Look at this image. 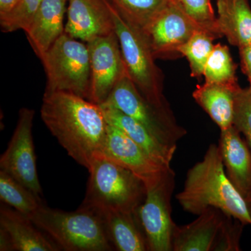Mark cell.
I'll use <instances>...</instances> for the list:
<instances>
[{
    "label": "cell",
    "mask_w": 251,
    "mask_h": 251,
    "mask_svg": "<svg viewBox=\"0 0 251 251\" xmlns=\"http://www.w3.org/2000/svg\"><path fill=\"white\" fill-rule=\"evenodd\" d=\"M64 33L87 43L115 31L107 0H68Z\"/></svg>",
    "instance_id": "4fadbf2b"
},
{
    "label": "cell",
    "mask_w": 251,
    "mask_h": 251,
    "mask_svg": "<svg viewBox=\"0 0 251 251\" xmlns=\"http://www.w3.org/2000/svg\"><path fill=\"white\" fill-rule=\"evenodd\" d=\"M245 201L246 202H247L248 209H249V212H250L251 215V191L246 196Z\"/></svg>",
    "instance_id": "d6a6232c"
},
{
    "label": "cell",
    "mask_w": 251,
    "mask_h": 251,
    "mask_svg": "<svg viewBox=\"0 0 251 251\" xmlns=\"http://www.w3.org/2000/svg\"><path fill=\"white\" fill-rule=\"evenodd\" d=\"M0 251H14L9 236L6 233L4 229L1 228H0Z\"/></svg>",
    "instance_id": "1f68e13d"
},
{
    "label": "cell",
    "mask_w": 251,
    "mask_h": 251,
    "mask_svg": "<svg viewBox=\"0 0 251 251\" xmlns=\"http://www.w3.org/2000/svg\"><path fill=\"white\" fill-rule=\"evenodd\" d=\"M134 173L145 186L156 182L171 168H166L149 156L129 136L121 129L108 123L106 139L101 155Z\"/></svg>",
    "instance_id": "7c38bea8"
},
{
    "label": "cell",
    "mask_w": 251,
    "mask_h": 251,
    "mask_svg": "<svg viewBox=\"0 0 251 251\" xmlns=\"http://www.w3.org/2000/svg\"><path fill=\"white\" fill-rule=\"evenodd\" d=\"M34 115L32 109L23 108L19 110L14 134L0 158V171L7 173L41 197L42 188L38 176L32 136Z\"/></svg>",
    "instance_id": "9c48e42d"
},
{
    "label": "cell",
    "mask_w": 251,
    "mask_h": 251,
    "mask_svg": "<svg viewBox=\"0 0 251 251\" xmlns=\"http://www.w3.org/2000/svg\"><path fill=\"white\" fill-rule=\"evenodd\" d=\"M239 50L242 72L247 75L249 84H251V44L239 48Z\"/></svg>",
    "instance_id": "f546056e"
},
{
    "label": "cell",
    "mask_w": 251,
    "mask_h": 251,
    "mask_svg": "<svg viewBox=\"0 0 251 251\" xmlns=\"http://www.w3.org/2000/svg\"><path fill=\"white\" fill-rule=\"evenodd\" d=\"M107 121L125 132L149 156L161 166L171 168L176 148L161 143L146 128L125 113L110 106L100 105Z\"/></svg>",
    "instance_id": "d6986e66"
},
{
    "label": "cell",
    "mask_w": 251,
    "mask_h": 251,
    "mask_svg": "<svg viewBox=\"0 0 251 251\" xmlns=\"http://www.w3.org/2000/svg\"><path fill=\"white\" fill-rule=\"evenodd\" d=\"M29 219L64 250H115L101 216L92 209L80 206L76 211L68 212L42 204Z\"/></svg>",
    "instance_id": "3957f363"
},
{
    "label": "cell",
    "mask_w": 251,
    "mask_h": 251,
    "mask_svg": "<svg viewBox=\"0 0 251 251\" xmlns=\"http://www.w3.org/2000/svg\"><path fill=\"white\" fill-rule=\"evenodd\" d=\"M0 228L9 236L13 250L18 251H58L60 247L47 239L27 216L1 204Z\"/></svg>",
    "instance_id": "ac0fdd59"
},
{
    "label": "cell",
    "mask_w": 251,
    "mask_h": 251,
    "mask_svg": "<svg viewBox=\"0 0 251 251\" xmlns=\"http://www.w3.org/2000/svg\"><path fill=\"white\" fill-rule=\"evenodd\" d=\"M67 0H43L25 30L31 49L39 59L62 36Z\"/></svg>",
    "instance_id": "5bb4252c"
},
{
    "label": "cell",
    "mask_w": 251,
    "mask_h": 251,
    "mask_svg": "<svg viewBox=\"0 0 251 251\" xmlns=\"http://www.w3.org/2000/svg\"><path fill=\"white\" fill-rule=\"evenodd\" d=\"M43 0H21L14 11L0 18V26L3 32L25 31L29 26Z\"/></svg>",
    "instance_id": "4316f807"
},
{
    "label": "cell",
    "mask_w": 251,
    "mask_h": 251,
    "mask_svg": "<svg viewBox=\"0 0 251 251\" xmlns=\"http://www.w3.org/2000/svg\"><path fill=\"white\" fill-rule=\"evenodd\" d=\"M176 198L186 212L198 216L216 208L244 226H251L245 198L229 179L215 144L209 145L202 159L188 170L184 188Z\"/></svg>",
    "instance_id": "7a4b0ae2"
},
{
    "label": "cell",
    "mask_w": 251,
    "mask_h": 251,
    "mask_svg": "<svg viewBox=\"0 0 251 251\" xmlns=\"http://www.w3.org/2000/svg\"><path fill=\"white\" fill-rule=\"evenodd\" d=\"M219 147L226 174L245 198L251 191V151L234 125L221 130Z\"/></svg>",
    "instance_id": "9a60e30c"
},
{
    "label": "cell",
    "mask_w": 251,
    "mask_h": 251,
    "mask_svg": "<svg viewBox=\"0 0 251 251\" xmlns=\"http://www.w3.org/2000/svg\"><path fill=\"white\" fill-rule=\"evenodd\" d=\"M100 105L110 106L128 115L150 132L161 143L177 148L178 142L187 131L176 122L173 112L150 103L133 83L128 73L115 86L108 98Z\"/></svg>",
    "instance_id": "52a82bcc"
},
{
    "label": "cell",
    "mask_w": 251,
    "mask_h": 251,
    "mask_svg": "<svg viewBox=\"0 0 251 251\" xmlns=\"http://www.w3.org/2000/svg\"><path fill=\"white\" fill-rule=\"evenodd\" d=\"M21 0H0V18L11 14L14 11Z\"/></svg>",
    "instance_id": "4dcf8cb0"
},
{
    "label": "cell",
    "mask_w": 251,
    "mask_h": 251,
    "mask_svg": "<svg viewBox=\"0 0 251 251\" xmlns=\"http://www.w3.org/2000/svg\"><path fill=\"white\" fill-rule=\"evenodd\" d=\"M175 186V173L171 168L147 187L145 201L138 213L149 251H173V233L176 226L172 217Z\"/></svg>",
    "instance_id": "ba28073f"
},
{
    "label": "cell",
    "mask_w": 251,
    "mask_h": 251,
    "mask_svg": "<svg viewBox=\"0 0 251 251\" xmlns=\"http://www.w3.org/2000/svg\"><path fill=\"white\" fill-rule=\"evenodd\" d=\"M90 52L91 87L89 100L101 105L128 73L115 31L87 43Z\"/></svg>",
    "instance_id": "30bf717a"
},
{
    "label": "cell",
    "mask_w": 251,
    "mask_h": 251,
    "mask_svg": "<svg viewBox=\"0 0 251 251\" xmlns=\"http://www.w3.org/2000/svg\"><path fill=\"white\" fill-rule=\"evenodd\" d=\"M216 39L217 36L212 33L201 29L196 31L177 49L178 53L186 57L189 62L191 77L203 75L206 63L215 46L213 42Z\"/></svg>",
    "instance_id": "603a6c76"
},
{
    "label": "cell",
    "mask_w": 251,
    "mask_h": 251,
    "mask_svg": "<svg viewBox=\"0 0 251 251\" xmlns=\"http://www.w3.org/2000/svg\"><path fill=\"white\" fill-rule=\"evenodd\" d=\"M248 90H249V92H250V93L251 94V84L249 85V87L248 88Z\"/></svg>",
    "instance_id": "836d02e7"
},
{
    "label": "cell",
    "mask_w": 251,
    "mask_h": 251,
    "mask_svg": "<svg viewBox=\"0 0 251 251\" xmlns=\"http://www.w3.org/2000/svg\"><path fill=\"white\" fill-rule=\"evenodd\" d=\"M40 59L47 77L45 93L69 92L90 99L91 65L87 43L64 33Z\"/></svg>",
    "instance_id": "8992f818"
},
{
    "label": "cell",
    "mask_w": 251,
    "mask_h": 251,
    "mask_svg": "<svg viewBox=\"0 0 251 251\" xmlns=\"http://www.w3.org/2000/svg\"><path fill=\"white\" fill-rule=\"evenodd\" d=\"M218 27L238 49L251 44V8L248 0H217Z\"/></svg>",
    "instance_id": "44dd1931"
},
{
    "label": "cell",
    "mask_w": 251,
    "mask_h": 251,
    "mask_svg": "<svg viewBox=\"0 0 251 251\" xmlns=\"http://www.w3.org/2000/svg\"><path fill=\"white\" fill-rule=\"evenodd\" d=\"M81 207L97 211H136L143 204L147 188L134 173L104 157L96 158Z\"/></svg>",
    "instance_id": "277c9868"
},
{
    "label": "cell",
    "mask_w": 251,
    "mask_h": 251,
    "mask_svg": "<svg viewBox=\"0 0 251 251\" xmlns=\"http://www.w3.org/2000/svg\"><path fill=\"white\" fill-rule=\"evenodd\" d=\"M224 217L222 211L211 207L193 222L176 226L173 251H212Z\"/></svg>",
    "instance_id": "2e32d148"
},
{
    "label": "cell",
    "mask_w": 251,
    "mask_h": 251,
    "mask_svg": "<svg viewBox=\"0 0 251 251\" xmlns=\"http://www.w3.org/2000/svg\"><path fill=\"white\" fill-rule=\"evenodd\" d=\"M240 87L239 84L204 82L202 85L198 86L193 97L220 130H226L233 125L236 95Z\"/></svg>",
    "instance_id": "ffe728a7"
},
{
    "label": "cell",
    "mask_w": 251,
    "mask_h": 251,
    "mask_svg": "<svg viewBox=\"0 0 251 251\" xmlns=\"http://www.w3.org/2000/svg\"><path fill=\"white\" fill-rule=\"evenodd\" d=\"M138 211H96L101 216L109 241L115 250L149 251Z\"/></svg>",
    "instance_id": "e0dca14e"
},
{
    "label": "cell",
    "mask_w": 251,
    "mask_h": 251,
    "mask_svg": "<svg viewBox=\"0 0 251 251\" xmlns=\"http://www.w3.org/2000/svg\"><path fill=\"white\" fill-rule=\"evenodd\" d=\"M0 200L28 218L43 204L41 197L2 171H0Z\"/></svg>",
    "instance_id": "7402d4cb"
},
{
    "label": "cell",
    "mask_w": 251,
    "mask_h": 251,
    "mask_svg": "<svg viewBox=\"0 0 251 251\" xmlns=\"http://www.w3.org/2000/svg\"><path fill=\"white\" fill-rule=\"evenodd\" d=\"M128 21L142 31L151 23L153 18L169 0H108Z\"/></svg>",
    "instance_id": "d4e9b609"
},
{
    "label": "cell",
    "mask_w": 251,
    "mask_h": 251,
    "mask_svg": "<svg viewBox=\"0 0 251 251\" xmlns=\"http://www.w3.org/2000/svg\"><path fill=\"white\" fill-rule=\"evenodd\" d=\"M201 29L204 30L188 17L175 0H169L143 32L156 59L179 54L180 46Z\"/></svg>",
    "instance_id": "8fae6325"
},
{
    "label": "cell",
    "mask_w": 251,
    "mask_h": 251,
    "mask_svg": "<svg viewBox=\"0 0 251 251\" xmlns=\"http://www.w3.org/2000/svg\"><path fill=\"white\" fill-rule=\"evenodd\" d=\"M244 226L239 220L225 214L212 251H240V239Z\"/></svg>",
    "instance_id": "83f0119b"
},
{
    "label": "cell",
    "mask_w": 251,
    "mask_h": 251,
    "mask_svg": "<svg viewBox=\"0 0 251 251\" xmlns=\"http://www.w3.org/2000/svg\"><path fill=\"white\" fill-rule=\"evenodd\" d=\"M237 65L232 58L227 46L217 44L209 56L204 67V75L206 83L237 85Z\"/></svg>",
    "instance_id": "cb8c5ba5"
},
{
    "label": "cell",
    "mask_w": 251,
    "mask_h": 251,
    "mask_svg": "<svg viewBox=\"0 0 251 251\" xmlns=\"http://www.w3.org/2000/svg\"><path fill=\"white\" fill-rule=\"evenodd\" d=\"M121 46L128 75L150 103L172 112L163 94V77L143 31L128 21L107 0Z\"/></svg>",
    "instance_id": "5b68a950"
},
{
    "label": "cell",
    "mask_w": 251,
    "mask_h": 251,
    "mask_svg": "<svg viewBox=\"0 0 251 251\" xmlns=\"http://www.w3.org/2000/svg\"><path fill=\"white\" fill-rule=\"evenodd\" d=\"M41 117L68 154L89 171L101 155L108 132L100 105L69 92L44 93Z\"/></svg>",
    "instance_id": "6da1fadb"
},
{
    "label": "cell",
    "mask_w": 251,
    "mask_h": 251,
    "mask_svg": "<svg viewBox=\"0 0 251 251\" xmlns=\"http://www.w3.org/2000/svg\"><path fill=\"white\" fill-rule=\"evenodd\" d=\"M233 125L245 137L251 151V94L248 88L240 87L236 95Z\"/></svg>",
    "instance_id": "f1b7e54d"
},
{
    "label": "cell",
    "mask_w": 251,
    "mask_h": 251,
    "mask_svg": "<svg viewBox=\"0 0 251 251\" xmlns=\"http://www.w3.org/2000/svg\"><path fill=\"white\" fill-rule=\"evenodd\" d=\"M180 7L204 30L222 37L217 25L211 0H175Z\"/></svg>",
    "instance_id": "484cf974"
}]
</instances>
